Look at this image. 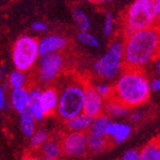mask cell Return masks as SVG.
Masks as SVG:
<instances>
[{"label":"cell","instance_id":"1","mask_svg":"<svg viewBox=\"0 0 160 160\" xmlns=\"http://www.w3.org/2000/svg\"><path fill=\"white\" fill-rule=\"evenodd\" d=\"M160 56V26L131 32L124 37V65L144 68Z\"/></svg>","mask_w":160,"mask_h":160},{"label":"cell","instance_id":"2","mask_svg":"<svg viewBox=\"0 0 160 160\" xmlns=\"http://www.w3.org/2000/svg\"><path fill=\"white\" fill-rule=\"evenodd\" d=\"M150 90L151 83L143 68L124 67L113 84L112 98L134 109L149 100Z\"/></svg>","mask_w":160,"mask_h":160},{"label":"cell","instance_id":"3","mask_svg":"<svg viewBox=\"0 0 160 160\" xmlns=\"http://www.w3.org/2000/svg\"><path fill=\"white\" fill-rule=\"evenodd\" d=\"M90 81L81 76L71 75L68 80L63 82L59 91V101L57 115L61 120L65 121L83 113L85 102L86 85Z\"/></svg>","mask_w":160,"mask_h":160},{"label":"cell","instance_id":"4","mask_svg":"<svg viewBox=\"0 0 160 160\" xmlns=\"http://www.w3.org/2000/svg\"><path fill=\"white\" fill-rule=\"evenodd\" d=\"M123 37L131 32L147 29L157 25V11L155 0H134L126 10L122 18Z\"/></svg>","mask_w":160,"mask_h":160},{"label":"cell","instance_id":"5","mask_svg":"<svg viewBox=\"0 0 160 160\" xmlns=\"http://www.w3.org/2000/svg\"><path fill=\"white\" fill-rule=\"evenodd\" d=\"M124 67V39L115 38L103 56L94 62L93 72L101 81H111L119 78Z\"/></svg>","mask_w":160,"mask_h":160},{"label":"cell","instance_id":"6","mask_svg":"<svg viewBox=\"0 0 160 160\" xmlns=\"http://www.w3.org/2000/svg\"><path fill=\"white\" fill-rule=\"evenodd\" d=\"M39 54V42L32 36H22L12 47V63L16 69L27 72L37 62Z\"/></svg>","mask_w":160,"mask_h":160},{"label":"cell","instance_id":"7","mask_svg":"<svg viewBox=\"0 0 160 160\" xmlns=\"http://www.w3.org/2000/svg\"><path fill=\"white\" fill-rule=\"evenodd\" d=\"M65 57L62 53H52L40 56L38 63V80L43 84L52 83L63 73Z\"/></svg>","mask_w":160,"mask_h":160},{"label":"cell","instance_id":"8","mask_svg":"<svg viewBox=\"0 0 160 160\" xmlns=\"http://www.w3.org/2000/svg\"><path fill=\"white\" fill-rule=\"evenodd\" d=\"M63 155L71 158H78L88 151V137L86 132L67 131L61 134Z\"/></svg>","mask_w":160,"mask_h":160},{"label":"cell","instance_id":"9","mask_svg":"<svg viewBox=\"0 0 160 160\" xmlns=\"http://www.w3.org/2000/svg\"><path fill=\"white\" fill-rule=\"evenodd\" d=\"M104 104H105V100L98 92L95 85L88 82L86 85L85 102H84L83 112L93 118L99 117L104 112Z\"/></svg>","mask_w":160,"mask_h":160},{"label":"cell","instance_id":"10","mask_svg":"<svg viewBox=\"0 0 160 160\" xmlns=\"http://www.w3.org/2000/svg\"><path fill=\"white\" fill-rule=\"evenodd\" d=\"M67 46L66 38L58 35H49L39 42V54L40 56L52 53H59L65 49Z\"/></svg>","mask_w":160,"mask_h":160},{"label":"cell","instance_id":"11","mask_svg":"<svg viewBox=\"0 0 160 160\" xmlns=\"http://www.w3.org/2000/svg\"><path fill=\"white\" fill-rule=\"evenodd\" d=\"M59 101V92L54 86H47L42 91V108L46 117L53 115L57 111Z\"/></svg>","mask_w":160,"mask_h":160},{"label":"cell","instance_id":"12","mask_svg":"<svg viewBox=\"0 0 160 160\" xmlns=\"http://www.w3.org/2000/svg\"><path fill=\"white\" fill-rule=\"evenodd\" d=\"M132 128L129 124L122 122H113L111 121L108 127L107 134L113 143H122L131 136Z\"/></svg>","mask_w":160,"mask_h":160},{"label":"cell","instance_id":"13","mask_svg":"<svg viewBox=\"0 0 160 160\" xmlns=\"http://www.w3.org/2000/svg\"><path fill=\"white\" fill-rule=\"evenodd\" d=\"M40 152L39 157L43 160H57L63 155L61 144V136L58 138L48 139L47 141L38 149Z\"/></svg>","mask_w":160,"mask_h":160},{"label":"cell","instance_id":"14","mask_svg":"<svg viewBox=\"0 0 160 160\" xmlns=\"http://www.w3.org/2000/svg\"><path fill=\"white\" fill-rule=\"evenodd\" d=\"M94 119L95 118L83 112L78 115H75L74 118L69 119V120L65 121V129L67 131H74V132H85V131L90 130V128L93 124Z\"/></svg>","mask_w":160,"mask_h":160},{"label":"cell","instance_id":"15","mask_svg":"<svg viewBox=\"0 0 160 160\" xmlns=\"http://www.w3.org/2000/svg\"><path fill=\"white\" fill-rule=\"evenodd\" d=\"M30 99V91L27 88H15L11 92L10 102L12 105V109L16 110L19 114H22L26 110H28Z\"/></svg>","mask_w":160,"mask_h":160},{"label":"cell","instance_id":"16","mask_svg":"<svg viewBox=\"0 0 160 160\" xmlns=\"http://www.w3.org/2000/svg\"><path fill=\"white\" fill-rule=\"evenodd\" d=\"M30 91V99L28 110L36 119V121H42L45 118L43 108H42V91L39 88H32Z\"/></svg>","mask_w":160,"mask_h":160},{"label":"cell","instance_id":"17","mask_svg":"<svg viewBox=\"0 0 160 160\" xmlns=\"http://www.w3.org/2000/svg\"><path fill=\"white\" fill-rule=\"evenodd\" d=\"M130 112V108L121 103L120 101H118L114 98H109L105 100V104H104V113L108 114L110 118H120L124 117Z\"/></svg>","mask_w":160,"mask_h":160},{"label":"cell","instance_id":"18","mask_svg":"<svg viewBox=\"0 0 160 160\" xmlns=\"http://www.w3.org/2000/svg\"><path fill=\"white\" fill-rule=\"evenodd\" d=\"M88 152H91V153L103 152L109 149L113 144V142L111 141V139L108 136L98 137L88 133Z\"/></svg>","mask_w":160,"mask_h":160},{"label":"cell","instance_id":"19","mask_svg":"<svg viewBox=\"0 0 160 160\" xmlns=\"http://www.w3.org/2000/svg\"><path fill=\"white\" fill-rule=\"evenodd\" d=\"M141 160H160V139L156 137L140 150Z\"/></svg>","mask_w":160,"mask_h":160},{"label":"cell","instance_id":"20","mask_svg":"<svg viewBox=\"0 0 160 160\" xmlns=\"http://www.w3.org/2000/svg\"><path fill=\"white\" fill-rule=\"evenodd\" d=\"M110 122H111V118L108 114L103 113V114L96 117L93 121V124L90 128L88 133L92 134V136H98V137H105L107 134L108 127H109Z\"/></svg>","mask_w":160,"mask_h":160},{"label":"cell","instance_id":"21","mask_svg":"<svg viewBox=\"0 0 160 160\" xmlns=\"http://www.w3.org/2000/svg\"><path fill=\"white\" fill-rule=\"evenodd\" d=\"M20 129L27 138H32L36 132V119L32 117L29 110H26L20 114Z\"/></svg>","mask_w":160,"mask_h":160},{"label":"cell","instance_id":"22","mask_svg":"<svg viewBox=\"0 0 160 160\" xmlns=\"http://www.w3.org/2000/svg\"><path fill=\"white\" fill-rule=\"evenodd\" d=\"M25 72L22 71H12V72L9 74L8 76V84L11 88V90H15V88H24V85L26 84V75L24 74Z\"/></svg>","mask_w":160,"mask_h":160},{"label":"cell","instance_id":"23","mask_svg":"<svg viewBox=\"0 0 160 160\" xmlns=\"http://www.w3.org/2000/svg\"><path fill=\"white\" fill-rule=\"evenodd\" d=\"M73 18H74L75 25L81 29V32H88L91 28L90 19L85 15V12L81 9H75L73 12Z\"/></svg>","mask_w":160,"mask_h":160},{"label":"cell","instance_id":"24","mask_svg":"<svg viewBox=\"0 0 160 160\" xmlns=\"http://www.w3.org/2000/svg\"><path fill=\"white\" fill-rule=\"evenodd\" d=\"M48 140V133L47 131L44 130V129H39L35 132L34 136L30 138V146H32V149L38 150L46 141Z\"/></svg>","mask_w":160,"mask_h":160},{"label":"cell","instance_id":"25","mask_svg":"<svg viewBox=\"0 0 160 160\" xmlns=\"http://www.w3.org/2000/svg\"><path fill=\"white\" fill-rule=\"evenodd\" d=\"M78 38L81 43L86 46H91V47H99L100 46V40L90 32H80Z\"/></svg>","mask_w":160,"mask_h":160},{"label":"cell","instance_id":"26","mask_svg":"<svg viewBox=\"0 0 160 160\" xmlns=\"http://www.w3.org/2000/svg\"><path fill=\"white\" fill-rule=\"evenodd\" d=\"M95 88L104 100H107L112 96L113 85H110V84H107V83H98V84H95Z\"/></svg>","mask_w":160,"mask_h":160},{"label":"cell","instance_id":"27","mask_svg":"<svg viewBox=\"0 0 160 160\" xmlns=\"http://www.w3.org/2000/svg\"><path fill=\"white\" fill-rule=\"evenodd\" d=\"M113 28H114V18L112 17L111 13H105L103 24V34L105 36H110L112 34Z\"/></svg>","mask_w":160,"mask_h":160},{"label":"cell","instance_id":"28","mask_svg":"<svg viewBox=\"0 0 160 160\" xmlns=\"http://www.w3.org/2000/svg\"><path fill=\"white\" fill-rule=\"evenodd\" d=\"M121 160H141V158H140V151H138L136 149L127 150L123 153Z\"/></svg>","mask_w":160,"mask_h":160},{"label":"cell","instance_id":"29","mask_svg":"<svg viewBox=\"0 0 160 160\" xmlns=\"http://www.w3.org/2000/svg\"><path fill=\"white\" fill-rule=\"evenodd\" d=\"M144 114L141 112V111H134V112H132L130 114V117H129V120H130V122H133V123H138L140 122V121L143 119Z\"/></svg>","mask_w":160,"mask_h":160},{"label":"cell","instance_id":"30","mask_svg":"<svg viewBox=\"0 0 160 160\" xmlns=\"http://www.w3.org/2000/svg\"><path fill=\"white\" fill-rule=\"evenodd\" d=\"M46 28H47V26H46V24H44L43 22H35L32 24V29L37 32H45Z\"/></svg>","mask_w":160,"mask_h":160},{"label":"cell","instance_id":"31","mask_svg":"<svg viewBox=\"0 0 160 160\" xmlns=\"http://www.w3.org/2000/svg\"><path fill=\"white\" fill-rule=\"evenodd\" d=\"M5 88L1 86L0 88V109L5 110L6 109V96H5Z\"/></svg>","mask_w":160,"mask_h":160},{"label":"cell","instance_id":"32","mask_svg":"<svg viewBox=\"0 0 160 160\" xmlns=\"http://www.w3.org/2000/svg\"><path fill=\"white\" fill-rule=\"evenodd\" d=\"M151 90L152 91H160V78H155L151 81Z\"/></svg>","mask_w":160,"mask_h":160},{"label":"cell","instance_id":"33","mask_svg":"<svg viewBox=\"0 0 160 160\" xmlns=\"http://www.w3.org/2000/svg\"><path fill=\"white\" fill-rule=\"evenodd\" d=\"M22 160H43V159L39 156L34 155V153H26Z\"/></svg>","mask_w":160,"mask_h":160},{"label":"cell","instance_id":"34","mask_svg":"<svg viewBox=\"0 0 160 160\" xmlns=\"http://www.w3.org/2000/svg\"><path fill=\"white\" fill-rule=\"evenodd\" d=\"M156 11H157V25L160 26V0H155Z\"/></svg>","mask_w":160,"mask_h":160},{"label":"cell","instance_id":"35","mask_svg":"<svg viewBox=\"0 0 160 160\" xmlns=\"http://www.w3.org/2000/svg\"><path fill=\"white\" fill-rule=\"evenodd\" d=\"M155 64H156V69H157V73L160 75V56L158 57L157 59H156Z\"/></svg>","mask_w":160,"mask_h":160},{"label":"cell","instance_id":"36","mask_svg":"<svg viewBox=\"0 0 160 160\" xmlns=\"http://www.w3.org/2000/svg\"><path fill=\"white\" fill-rule=\"evenodd\" d=\"M90 2H100V0H88Z\"/></svg>","mask_w":160,"mask_h":160},{"label":"cell","instance_id":"37","mask_svg":"<svg viewBox=\"0 0 160 160\" xmlns=\"http://www.w3.org/2000/svg\"><path fill=\"white\" fill-rule=\"evenodd\" d=\"M158 137H159V139H160V134H159V136H158Z\"/></svg>","mask_w":160,"mask_h":160},{"label":"cell","instance_id":"38","mask_svg":"<svg viewBox=\"0 0 160 160\" xmlns=\"http://www.w3.org/2000/svg\"><path fill=\"white\" fill-rule=\"evenodd\" d=\"M57 160H59V159H57Z\"/></svg>","mask_w":160,"mask_h":160}]
</instances>
